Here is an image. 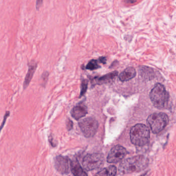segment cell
Returning a JSON list of instances; mask_svg holds the SVG:
<instances>
[{"label":"cell","instance_id":"cell-1","mask_svg":"<svg viewBox=\"0 0 176 176\" xmlns=\"http://www.w3.org/2000/svg\"><path fill=\"white\" fill-rule=\"evenodd\" d=\"M148 160L143 155H137L124 160L119 165V171L121 174L137 173L147 167Z\"/></svg>","mask_w":176,"mask_h":176},{"label":"cell","instance_id":"cell-2","mask_svg":"<svg viewBox=\"0 0 176 176\" xmlns=\"http://www.w3.org/2000/svg\"><path fill=\"white\" fill-rule=\"evenodd\" d=\"M131 141L135 145L143 146L150 140V131L143 124H137L133 126L130 132Z\"/></svg>","mask_w":176,"mask_h":176},{"label":"cell","instance_id":"cell-3","mask_svg":"<svg viewBox=\"0 0 176 176\" xmlns=\"http://www.w3.org/2000/svg\"><path fill=\"white\" fill-rule=\"evenodd\" d=\"M151 101L155 108L163 109L166 108L169 101V94L161 84L157 83L150 92Z\"/></svg>","mask_w":176,"mask_h":176},{"label":"cell","instance_id":"cell-4","mask_svg":"<svg viewBox=\"0 0 176 176\" xmlns=\"http://www.w3.org/2000/svg\"><path fill=\"white\" fill-rule=\"evenodd\" d=\"M147 122L153 133H159L164 129L169 122L168 117L164 113H155L149 116Z\"/></svg>","mask_w":176,"mask_h":176},{"label":"cell","instance_id":"cell-5","mask_svg":"<svg viewBox=\"0 0 176 176\" xmlns=\"http://www.w3.org/2000/svg\"><path fill=\"white\" fill-rule=\"evenodd\" d=\"M104 155L101 153H93L87 155L83 161V166L88 171L96 170L105 164Z\"/></svg>","mask_w":176,"mask_h":176},{"label":"cell","instance_id":"cell-6","mask_svg":"<svg viewBox=\"0 0 176 176\" xmlns=\"http://www.w3.org/2000/svg\"><path fill=\"white\" fill-rule=\"evenodd\" d=\"M78 124L84 135L86 137H93L98 130V121L94 118L88 117L83 119Z\"/></svg>","mask_w":176,"mask_h":176},{"label":"cell","instance_id":"cell-7","mask_svg":"<svg viewBox=\"0 0 176 176\" xmlns=\"http://www.w3.org/2000/svg\"><path fill=\"white\" fill-rule=\"evenodd\" d=\"M127 155V150L121 146H115L109 151L107 162L109 163H116L124 159Z\"/></svg>","mask_w":176,"mask_h":176},{"label":"cell","instance_id":"cell-8","mask_svg":"<svg viewBox=\"0 0 176 176\" xmlns=\"http://www.w3.org/2000/svg\"><path fill=\"white\" fill-rule=\"evenodd\" d=\"M54 167L59 173L67 174L70 171V161L67 157L59 155L54 159Z\"/></svg>","mask_w":176,"mask_h":176},{"label":"cell","instance_id":"cell-9","mask_svg":"<svg viewBox=\"0 0 176 176\" xmlns=\"http://www.w3.org/2000/svg\"><path fill=\"white\" fill-rule=\"evenodd\" d=\"M28 66H29V68H28V72L25 75V81L23 83L24 90H25L29 86L31 80L33 78V75H34L36 69L37 68V63L34 60H32L29 63Z\"/></svg>","mask_w":176,"mask_h":176},{"label":"cell","instance_id":"cell-10","mask_svg":"<svg viewBox=\"0 0 176 176\" xmlns=\"http://www.w3.org/2000/svg\"><path fill=\"white\" fill-rule=\"evenodd\" d=\"M87 109L86 106L83 103L77 105L75 106L71 112V114L72 117L75 120H78L81 118L83 117L86 115Z\"/></svg>","mask_w":176,"mask_h":176},{"label":"cell","instance_id":"cell-11","mask_svg":"<svg viewBox=\"0 0 176 176\" xmlns=\"http://www.w3.org/2000/svg\"><path fill=\"white\" fill-rule=\"evenodd\" d=\"M136 72L133 67H129L122 72L119 75V79L121 81H128L136 77Z\"/></svg>","mask_w":176,"mask_h":176},{"label":"cell","instance_id":"cell-12","mask_svg":"<svg viewBox=\"0 0 176 176\" xmlns=\"http://www.w3.org/2000/svg\"><path fill=\"white\" fill-rule=\"evenodd\" d=\"M70 170L72 174L75 176H86L87 174L85 173L84 170L82 169L78 161L74 160L70 162Z\"/></svg>","mask_w":176,"mask_h":176},{"label":"cell","instance_id":"cell-13","mask_svg":"<svg viewBox=\"0 0 176 176\" xmlns=\"http://www.w3.org/2000/svg\"><path fill=\"white\" fill-rule=\"evenodd\" d=\"M118 75L117 71L112 72L111 73L107 74L106 75H103L102 77L96 78L95 82L98 84H103L108 83L114 80Z\"/></svg>","mask_w":176,"mask_h":176},{"label":"cell","instance_id":"cell-14","mask_svg":"<svg viewBox=\"0 0 176 176\" xmlns=\"http://www.w3.org/2000/svg\"><path fill=\"white\" fill-rule=\"evenodd\" d=\"M117 173V168L114 166H110L108 168H104L100 171L97 175L98 176H115Z\"/></svg>","mask_w":176,"mask_h":176},{"label":"cell","instance_id":"cell-15","mask_svg":"<svg viewBox=\"0 0 176 176\" xmlns=\"http://www.w3.org/2000/svg\"><path fill=\"white\" fill-rule=\"evenodd\" d=\"M140 75L145 78L151 79L154 76L153 69L146 66H142L140 68Z\"/></svg>","mask_w":176,"mask_h":176},{"label":"cell","instance_id":"cell-16","mask_svg":"<svg viewBox=\"0 0 176 176\" xmlns=\"http://www.w3.org/2000/svg\"><path fill=\"white\" fill-rule=\"evenodd\" d=\"M99 68H100V66L98 65V60L96 59L90 60L86 66V69L90 70H96Z\"/></svg>","mask_w":176,"mask_h":176},{"label":"cell","instance_id":"cell-17","mask_svg":"<svg viewBox=\"0 0 176 176\" xmlns=\"http://www.w3.org/2000/svg\"><path fill=\"white\" fill-rule=\"evenodd\" d=\"M49 75V72L47 71L44 72L43 74H42V75H41V79H42V84H41V85H42L43 86H45L46 84H47Z\"/></svg>","mask_w":176,"mask_h":176},{"label":"cell","instance_id":"cell-18","mask_svg":"<svg viewBox=\"0 0 176 176\" xmlns=\"http://www.w3.org/2000/svg\"><path fill=\"white\" fill-rule=\"evenodd\" d=\"M10 111H6V113H5V115H4V116L3 120V121H2V124H1L0 126V133L1 132L2 129L5 126V123H6V121L7 119V118L10 116Z\"/></svg>","mask_w":176,"mask_h":176},{"label":"cell","instance_id":"cell-19","mask_svg":"<svg viewBox=\"0 0 176 176\" xmlns=\"http://www.w3.org/2000/svg\"><path fill=\"white\" fill-rule=\"evenodd\" d=\"M87 87V81H84L82 84V91L81 92V96L84 95V94L86 90Z\"/></svg>","mask_w":176,"mask_h":176},{"label":"cell","instance_id":"cell-20","mask_svg":"<svg viewBox=\"0 0 176 176\" xmlns=\"http://www.w3.org/2000/svg\"><path fill=\"white\" fill-rule=\"evenodd\" d=\"M43 3V0H36V10H38L40 8Z\"/></svg>","mask_w":176,"mask_h":176},{"label":"cell","instance_id":"cell-21","mask_svg":"<svg viewBox=\"0 0 176 176\" xmlns=\"http://www.w3.org/2000/svg\"><path fill=\"white\" fill-rule=\"evenodd\" d=\"M49 141L51 145L53 146V147H55L56 145H55V143H54V141H53V138L52 136H50L49 137Z\"/></svg>","mask_w":176,"mask_h":176},{"label":"cell","instance_id":"cell-22","mask_svg":"<svg viewBox=\"0 0 176 176\" xmlns=\"http://www.w3.org/2000/svg\"><path fill=\"white\" fill-rule=\"evenodd\" d=\"M67 127L68 130H70L72 128V122L69 119H68V121L67 122Z\"/></svg>","mask_w":176,"mask_h":176},{"label":"cell","instance_id":"cell-23","mask_svg":"<svg viewBox=\"0 0 176 176\" xmlns=\"http://www.w3.org/2000/svg\"><path fill=\"white\" fill-rule=\"evenodd\" d=\"M100 62L102 63V64H106V58L105 57H103V56H102V57H100L99 59Z\"/></svg>","mask_w":176,"mask_h":176},{"label":"cell","instance_id":"cell-24","mask_svg":"<svg viewBox=\"0 0 176 176\" xmlns=\"http://www.w3.org/2000/svg\"><path fill=\"white\" fill-rule=\"evenodd\" d=\"M137 0H125V2L127 4H133L136 2Z\"/></svg>","mask_w":176,"mask_h":176}]
</instances>
